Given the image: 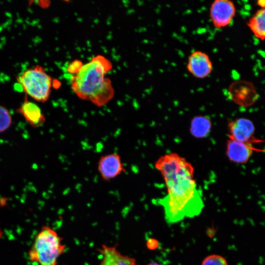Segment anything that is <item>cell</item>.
I'll list each match as a JSON object with an SVG mask.
<instances>
[{
    "instance_id": "obj_14",
    "label": "cell",
    "mask_w": 265,
    "mask_h": 265,
    "mask_svg": "<svg viewBox=\"0 0 265 265\" xmlns=\"http://www.w3.org/2000/svg\"><path fill=\"white\" fill-rule=\"evenodd\" d=\"M248 26L257 37L265 39V7L255 13L249 21Z\"/></svg>"
},
{
    "instance_id": "obj_5",
    "label": "cell",
    "mask_w": 265,
    "mask_h": 265,
    "mask_svg": "<svg viewBox=\"0 0 265 265\" xmlns=\"http://www.w3.org/2000/svg\"><path fill=\"white\" fill-rule=\"evenodd\" d=\"M229 98L237 105L247 107L253 105L259 98L255 86L251 82L237 80L228 88Z\"/></svg>"
},
{
    "instance_id": "obj_4",
    "label": "cell",
    "mask_w": 265,
    "mask_h": 265,
    "mask_svg": "<svg viewBox=\"0 0 265 265\" xmlns=\"http://www.w3.org/2000/svg\"><path fill=\"white\" fill-rule=\"evenodd\" d=\"M16 80L26 95L41 103L49 100L53 81L42 66L37 65L28 69L17 76Z\"/></svg>"
},
{
    "instance_id": "obj_13",
    "label": "cell",
    "mask_w": 265,
    "mask_h": 265,
    "mask_svg": "<svg viewBox=\"0 0 265 265\" xmlns=\"http://www.w3.org/2000/svg\"><path fill=\"white\" fill-rule=\"evenodd\" d=\"M212 122L210 119L206 116H197L191 122L190 132L196 138L206 137L211 131Z\"/></svg>"
},
{
    "instance_id": "obj_15",
    "label": "cell",
    "mask_w": 265,
    "mask_h": 265,
    "mask_svg": "<svg viewBox=\"0 0 265 265\" xmlns=\"http://www.w3.org/2000/svg\"><path fill=\"white\" fill-rule=\"evenodd\" d=\"M12 122V117L9 110L0 105V133L3 132L9 128Z\"/></svg>"
},
{
    "instance_id": "obj_2",
    "label": "cell",
    "mask_w": 265,
    "mask_h": 265,
    "mask_svg": "<svg viewBox=\"0 0 265 265\" xmlns=\"http://www.w3.org/2000/svg\"><path fill=\"white\" fill-rule=\"evenodd\" d=\"M112 68L111 62L104 56L93 57L72 76L73 91L80 99L90 101L97 106L106 105L114 96L111 80L106 77Z\"/></svg>"
},
{
    "instance_id": "obj_1",
    "label": "cell",
    "mask_w": 265,
    "mask_h": 265,
    "mask_svg": "<svg viewBox=\"0 0 265 265\" xmlns=\"http://www.w3.org/2000/svg\"><path fill=\"white\" fill-rule=\"evenodd\" d=\"M155 166L162 175L167 189L165 196L156 200L163 208L166 222L174 224L199 215L204 203L191 164L178 154L171 153L160 157Z\"/></svg>"
},
{
    "instance_id": "obj_7",
    "label": "cell",
    "mask_w": 265,
    "mask_h": 265,
    "mask_svg": "<svg viewBox=\"0 0 265 265\" xmlns=\"http://www.w3.org/2000/svg\"><path fill=\"white\" fill-rule=\"evenodd\" d=\"M229 138L252 144L263 142L254 136L255 126L253 123L245 118L236 119L229 122Z\"/></svg>"
},
{
    "instance_id": "obj_9",
    "label": "cell",
    "mask_w": 265,
    "mask_h": 265,
    "mask_svg": "<svg viewBox=\"0 0 265 265\" xmlns=\"http://www.w3.org/2000/svg\"><path fill=\"white\" fill-rule=\"evenodd\" d=\"M98 170L104 181H109L125 172L121 157L116 153L102 156L98 163Z\"/></svg>"
},
{
    "instance_id": "obj_10",
    "label": "cell",
    "mask_w": 265,
    "mask_h": 265,
    "mask_svg": "<svg viewBox=\"0 0 265 265\" xmlns=\"http://www.w3.org/2000/svg\"><path fill=\"white\" fill-rule=\"evenodd\" d=\"M260 150L253 147L252 144L238 141L229 138L226 144V155L228 159L235 163L247 162L253 152Z\"/></svg>"
},
{
    "instance_id": "obj_8",
    "label": "cell",
    "mask_w": 265,
    "mask_h": 265,
    "mask_svg": "<svg viewBox=\"0 0 265 265\" xmlns=\"http://www.w3.org/2000/svg\"><path fill=\"white\" fill-rule=\"evenodd\" d=\"M186 69L194 78L203 79L212 73L213 64L207 53L202 51H195L188 56Z\"/></svg>"
},
{
    "instance_id": "obj_18",
    "label": "cell",
    "mask_w": 265,
    "mask_h": 265,
    "mask_svg": "<svg viewBox=\"0 0 265 265\" xmlns=\"http://www.w3.org/2000/svg\"><path fill=\"white\" fill-rule=\"evenodd\" d=\"M261 8L265 7V0H259L257 3Z\"/></svg>"
},
{
    "instance_id": "obj_12",
    "label": "cell",
    "mask_w": 265,
    "mask_h": 265,
    "mask_svg": "<svg viewBox=\"0 0 265 265\" xmlns=\"http://www.w3.org/2000/svg\"><path fill=\"white\" fill-rule=\"evenodd\" d=\"M99 250L102 255L99 265H139L134 258L123 255L115 247L103 244Z\"/></svg>"
},
{
    "instance_id": "obj_3",
    "label": "cell",
    "mask_w": 265,
    "mask_h": 265,
    "mask_svg": "<svg viewBox=\"0 0 265 265\" xmlns=\"http://www.w3.org/2000/svg\"><path fill=\"white\" fill-rule=\"evenodd\" d=\"M62 238L48 226L42 227L35 236L28 251L30 262L36 265H57V260L66 249Z\"/></svg>"
},
{
    "instance_id": "obj_6",
    "label": "cell",
    "mask_w": 265,
    "mask_h": 265,
    "mask_svg": "<svg viewBox=\"0 0 265 265\" xmlns=\"http://www.w3.org/2000/svg\"><path fill=\"white\" fill-rule=\"evenodd\" d=\"M234 3L229 0H215L210 7V18L213 26L218 29L229 26L236 14Z\"/></svg>"
},
{
    "instance_id": "obj_17",
    "label": "cell",
    "mask_w": 265,
    "mask_h": 265,
    "mask_svg": "<svg viewBox=\"0 0 265 265\" xmlns=\"http://www.w3.org/2000/svg\"><path fill=\"white\" fill-rule=\"evenodd\" d=\"M83 64L79 60H75L68 64L66 71L69 74L74 75L80 69Z\"/></svg>"
},
{
    "instance_id": "obj_19",
    "label": "cell",
    "mask_w": 265,
    "mask_h": 265,
    "mask_svg": "<svg viewBox=\"0 0 265 265\" xmlns=\"http://www.w3.org/2000/svg\"><path fill=\"white\" fill-rule=\"evenodd\" d=\"M147 265H161L156 262H153L147 264Z\"/></svg>"
},
{
    "instance_id": "obj_11",
    "label": "cell",
    "mask_w": 265,
    "mask_h": 265,
    "mask_svg": "<svg viewBox=\"0 0 265 265\" xmlns=\"http://www.w3.org/2000/svg\"><path fill=\"white\" fill-rule=\"evenodd\" d=\"M16 112L33 128L40 127L46 121L45 115L40 107L36 103L29 101L26 95L20 107L16 109Z\"/></svg>"
},
{
    "instance_id": "obj_16",
    "label": "cell",
    "mask_w": 265,
    "mask_h": 265,
    "mask_svg": "<svg viewBox=\"0 0 265 265\" xmlns=\"http://www.w3.org/2000/svg\"><path fill=\"white\" fill-rule=\"evenodd\" d=\"M201 265H228L226 260L219 255H211L206 257Z\"/></svg>"
}]
</instances>
